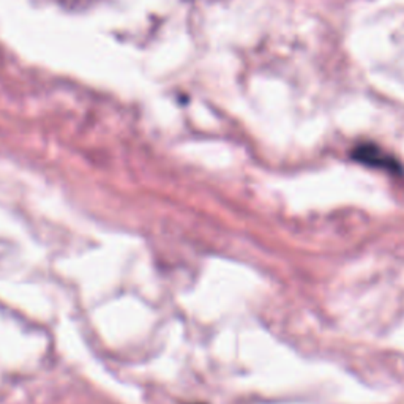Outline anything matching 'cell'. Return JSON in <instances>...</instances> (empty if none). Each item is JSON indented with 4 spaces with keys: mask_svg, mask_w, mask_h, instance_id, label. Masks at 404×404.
<instances>
[{
    "mask_svg": "<svg viewBox=\"0 0 404 404\" xmlns=\"http://www.w3.org/2000/svg\"><path fill=\"white\" fill-rule=\"evenodd\" d=\"M354 157L355 159L364 162L366 164L379 166V168H388V169L393 168V159L386 155L381 149L373 147V145H361V147L354 152Z\"/></svg>",
    "mask_w": 404,
    "mask_h": 404,
    "instance_id": "obj_1",
    "label": "cell"
}]
</instances>
